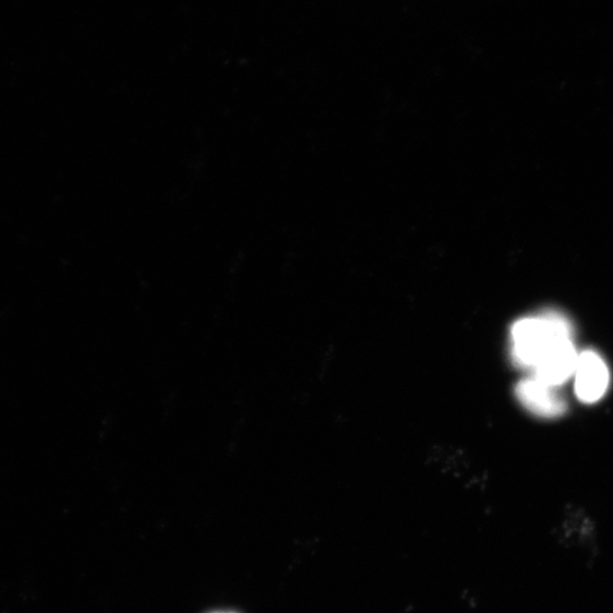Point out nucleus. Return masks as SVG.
Here are the masks:
<instances>
[{
    "label": "nucleus",
    "instance_id": "nucleus-1",
    "mask_svg": "<svg viewBox=\"0 0 613 613\" xmlns=\"http://www.w3.org/2000/svg\"><path fill=\"white\" fill-rule=\"evenodd\" d=\"M573 329L566 316L548 311L539 316L516 321L510 329V356L514 364L534 371L550 348L562 340L572 339Z\"/></svg>",
    "mask_w": 613,
    "mask_h": 613
},
{
    "label": "nucleus",
    "instance_id": "nucleus-2",
    "mask_svg": "<svg viewBox=\"0 0 613 613\" xmlns=\"http://www.w3.org/2000/svg\"><path fill=\"white\" fill-rule=\"evenodd\" d=\"M518 402L529 412L542 418H556L567 410L565 399L551 386L536 376L519 381L515 386Z\"/></svg>",
    "mask_w": 613,
    "mask_h": 613
},
{
    "label": "nucleus",
    "instance_id": "nucleus-3",
    "mask_svg": "<svg viewBox=\"0 0 613 613\" xmlns=\"http://www.w3.org/2000/svg\"><path fill=\"white\" fill-rule=\"evenodd\" d=\"M574 375L575 393L581 402L594 404L606 393L610 374L605 361L599 353L581 352Z\"/></svg>",
    "mask_w": 613,
    "mask_h": 613
},
{
    "label": "nucleus",
    "instance_id": "nucleus-4",
    "mask_svg": "<svg viewBox=\"0 0 613 613\" xmlns=\"http://www.w3.org/2000/svg\"><path fill=\"white\" fill-rule=\"evenodd\" d=\"M578 356L573 339L558 341L540 360L534 376L551 386H560L574 375Z\"/></svg>",
    "mask_w": 613,
    "mask_h": 613
},
{
    "label": "nucleus",
    "instance_id": "nucleus-5",
    "mask_svg": "<svg viewBox=\"0 0 613 613\" xmlns=\"http://www.w3.org/2000/svg\"><path fill=\"white\" fill-rule=\"evenodd\" d=\"M214 613H235V612H214Z\"/></svg>",
    "mask_w": 613,
    "mask_h": 613
}]
</instances>
